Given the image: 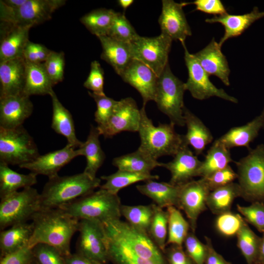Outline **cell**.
I'll return each mask as SVG.
<instances>
[{
  "label": "cell",
  "mask_w": 264,
  "mask_h": 264,
  "mask_svg": "<svg viewBox=\"0 0 264 264\" xmlns=\"http://www.w3.org/2000/svg\"><path fill=\"white\" fill-rule=\"evenodd\" d=\"M33 232L28 246L44 243L57 249L64 256L70 253V242L78 230L79 220L59 208L41 209L31 219Z\"/></svg>",
  "instance_id": "cell-1"
},
{
  "label": "cell",
  "mask_w": 264,
  "mask_h": 264,
  "mask_svg": "<svg viewBox=\"0 0 264 264\" xmlns=\"http://www.w3.org/2000/svg\"><path fill=\"white\" fill-rule=\"evenodd\" d=\"M33 108L29 97L23 94L0 98V127L11 129L22 125Z\"/></svg>",
  "instance_id": "cell-20"
},
{
  "label": "cell",
  "mask_w": 264,
  "mask_h": 264,
  "mask_svg": "<svg viewBox=\"0 0 264 264\" xmlns=\"http://www.w3.org/2000/svg\"><path fill=\"white\" fill-rule=\"evenodd\" d=\"M43 64L53 86L63 80L65 58L63 51L56 52L52 50Z\"/></svg>",
  "instance_id": "cell-46"
},
{
  "label": "cell",
  "mask_w": 264,
  "mask_h": 264,
  "mask_svg": "<svg viewBox=\"0 0 264 264\" xmlns=\"http://www.w3.org/2000/svg\"><path fill=\"white\" fill-rule=\"evenodd\" d=\"M97 38L102 47L101 58L110 65L120 76L133 59L130 44L118 41L107 35Z\"/></svg>",
  "instance_id": "cell-25"
},
{
  "label": "cell",
  "mask_w": 264,
  "mask_h": 264,
  "mask_svg": "<svg viewBox=\"0 0 264 264\" xmlns=\"http://www.w3.org/2000/svg\"><path fill=\"white\" fill-rule=\"evenodd\" d=\"M100 135L97 127L91 125L86 141L78 148L79 155L84 156L87 165L84 172L92 178L96 177V175L103 164L106 155L102 149L99 141Z\"/></svg>",
  "instance_id": "cell-30"
},
{
  "label": "cell",
  "mask_w": 264,
  "mask_h": 264,
  "mask_svg": "<svg viewBox=\"0 0 264 264\" xmlns=\"http://www.w3.org/2000/svg\"><path fill=\"white\" fill-rule=\"evenodd\" d=\"M185 90V83L173 73L168 63L158 77L154 101L175 126L185 125L183 117Z\"/></svg>",
  "instance_id": "cell-7"
},
{
  "label": "cell",
  "mask_w": 264,
  "mask_h": 264,
  "mask_svg": "<svg viewBox=\"0 0 264 264\" xmlns=\"http://www.w3.org/2000/svg\"><path fill=\"white\" fill-rule=\"evenodd\" d=\"M159 178L158 176L153 175L151 173H135L118 170L110 175L102 176L100 178L105 180L106 182L101 185L100 188L117 194L122 189L136 182L158 179Z\"/></svg>",
  "instance_id": "cell-37"
},
{
  "label": "cell",
  "mask_w": 264,
  "mask_h": 264,
  "mask_svg": "<svg viewBox=\"0 0 264 264\" xmlns=\"http://www.w3.org/2000/svg\"><path fill=\"white\" fill-rule=\"evenodd\" d=\"M34 259L32 248L26 246L1 257L0 264H30Z\"/></svg>",
  "instance_id": "cell-55"
},
{
  "label": "cell",
  "mask_w": 264,
  "mask_h": 264,
  "mask_svg": "<svg viewBox=\"0 0 264 264\" xmlns=\"http://www.w3.org/2000/svg\"><path fill=\"white\" fill-rule=\"evenodd\" d=\"M25 71L23 57L0 62V98L23 94Z\"/></svg>",
  "instance_id": "cell-22"
},
{
  "label": "cell",
  "mask_w": 264,
  "mask_h": 264,
  "mask_svg": "<svg viewBox=\"0 0 264 264\" xmlns=\"http://www.w3.org/2000/svg\"><path fill=\"white\" fill-rule=\"evenodd\" d=\"M166 210L168 214L166 246L171 244L183 246L191 230L189 222L184 219L179 209L175 206H169Z\"/></svg>",
  "instance_id": "cell-40"
},
{
  "label": "cell",
  "mask_w": 264,
  "mask_h": 264,
  "mask_svg": "<svg viewBox=\"0 0 264 264\" xmlns=\"http://www.w3.org/2000/svg\"><path fill=\"white\" fill-rule=\"evenodd\" d=\"M32 232L31 223L27 222L16 224L0 231L1 258L28 246Z\"/></svg>",
  "instance_id": "cell-31"
},
{
  "label": "cell",
  "mask_w": 264,
  "mask_h": 264,
  "mask_svg": "<svg viewBox=\"0 0 264 264\" xmlns=\"http://www.w3.org/2000/svg\"><path fill=\"white\" fill-rule=\"evenodd\" d=\"M30 264H40L34 258Z\"/></svg>",
  "instance_id": "cell-62"
},
{
  "label": "cell",
  "mask_w": 264,
  "mask_h": 264,
  "mask_svg": "<svg viewBox=\"0 0 264 264\" xmlns=\"http://www.w3.org/2000/svg\"><path fill=\"white\" fill-rule=\"evenodd\" d=\"M237 247L247 264H257L261 237L257 236L245 221L237 235Z\"/></svg>",
  "instance_id": "cell-41"
},
{
  "label": "cell",
  "mask_w": 264,
  "mask_h": 264,
  "mask_svg": "<svg viewBox=\"0 0 264 264\" xmlns=\"http://www.w3.org/2000/svg\"><path fill=\"white\" fill-rule=\"evenodd\" d=\"M40 209V194L32 187L0 198V231L16 224L27 222Z\"/></svg>",
  "instance_id": "cell-8"
},
{
  "label": "cell",
  "mask_w": 264,
  "mask_h": 264,
  "mask_svg": "<svg viewBox=\"0 0 264 264\" xmlns=\"http://www.w3.org/2000/svg\"><path fill=\"white\" fill-rule=\"evenodd\" d=\"M168 221L167 211L164 210L163 208L156 205L149 229V235L163 253L166 247Z\"/></svg>",
  "instance_id": "cell-43"
},
{
  "label": "cell",
  "mask_w": 264,
  "mask_h": 264,
  "mask_svg": "<svg viewBox=\"0 0 264 264\" xmlns=\"http://www.w3.org/2000/svg\"><path fill=\"white\" fill-rule=\"evenodd\" d=\"M136 187L141 194L152 199L157 206L163 209L173 206L177 208L179 186L149 180Z\"/></svg>",
  "instance_id": "cell-29"
},
{
  "label": "cell",
  "mask_w": 264,
  "mask_h": 264,
  "mask_svg": "<svg viewBox=\"0 0 264 264\" xmlns=\"http://www.w3.org/2000/svg\"><path fill=\"white\" fill-rule=\"evenodd\" d=\"M235 162L241 198L251 203L264 202V144L251 149L246 156Z\"/></svg>",
  "instance_id": "cell-6"
},
{
  "label": "cell",
  "mask_w": 264,
  "mask_h": 264,
  "mask_svg": "<svg viewBox=\"0 0 264 264\" xmlns=\"http://www.w3.org/2000/svg\"><path fill=\"white\" fill-rule=\"evenodd\" d=\"M184 49V60L188 73L185 83L186 90H188L194 98L203 100L216 96L225 100L237 103L238 100L228 94L222 88H217L210 80L209 76L204 71L194 54L188 51L185 42H181Z\"/></svg>",
  "instance_id": "cell-12"
},
{
  "label": "cell",
  "mask_w": 264,
  "mask_h": 264,
  "mask_svg": "<svg viewBox=\"0 0 264 264\" xmlns=\"http://www.w3.org/2000/svg\"><path fill=\"white\" fill-rule=\"evenodd\" d=\"M49 95L52 105V129L65 136L68 144L75 149L79 148L83 142L77 138L72 115L60 102L54 90Z\"/></svg>",
  "instance_id": "cell-27"
},
{
  "label": "cell",
  "mask_w": 264,
  "mask_h": 264,
  "mask_svg": "<svg viewBox=\"0 0 264 264\" xmlns=\"http://www.w3.org/2000/svg\"><path fill=\"white\" fill-rule=\"evenodd\" d=\"M155 205L154 203L132 206L122 204L121 215L125 217L129 224L149 235Z\"/></svg>",
  "instance_id": "cell-39"
},
{
  "label": "cell",
  "mask_w": 264,
  "mask_h": 264,
  "mask_svg": "<svg viewBox=\"0 0 264 264\" xmlns=\"http://www.w3.org/2000/svg\"><path fill=\"white\" fill-rule=\"evenodd\" d=\"M217 216L215 227L220 234L225 237L237 236L245 221L240 214L231 211Z\"/></svg>",
  "instance_id": "cell-45"
},
{
  "label": "cell",
  "mask_w": 264,
  "mask_h": 264,
  "mask_svg": "<svg viewBox=\"0 0 264 264\" xmlns=\"http://www.w3.org/2000/svg\"><path fill=\"white\" fill-rule=\"evenodd\" d=\"M88 93L96 104L97 109L94 114L95 121L98 126L104 125L110 116L117 101L106 95H97L90 91H88Z\"/></svg>",
  "instance_id": "cell-50"
},
{
  "label": "cell",
  "mask_w": 264,
  "mask_h": 264,
  "mask_svg": "<svg viewBox=\"0 0 264 264\" xmlns=\"http://www.w3.org/2000/svg\"><path fill=\"white\" fill-rule=\"evenodd\" d=\"M39 155L33 137L22 125L11 129L0 127V162L19 166Z\"/></svg>",
  "instance_id": "cell-9"
},
{
  "label": "cell",
  "mask_w": 264,
  "mask_h": 264,
  "mask_svg": "<svg viewBox=\"0 0 264 264\" xmlns=\"http://www.w3.org/2000/svg\"><path fill=\"white\" fill-rule=\"evenodd\" d=\"M183 117L187 127V132L184 135L185 140L192 146L198 156L202 154L206 147L212 142V134L203 122L185 106Z\"/></svg>",
  "instance_id": "cell-28"
},
{
  "label": "cell",
  "mask_w": 264,
  "mask_h": 264,
  "mask_svg": "<svg viewBox=\"0 0 264 264\" xmlns=\"http://www.w3.org/2000/svg\"><path fill=\"white\" fill-rule=\"evenodd\" d=\"M186 2L177 3L172 0H162V11L158 19L161 33L172 41L185 42L186 38L192 35L183 7Z\"/></svg>",
  "instance_id": "cell-16"
},
{
  "label": "cell",
  "mask_w": 264,
  "mask_h": 264,
  "mask_svg": "<svg viewBox=\"0 0 264 264\" xmlns=\"http://www.w3.org/2000/svg\"><path fill=\"white\" fill-rule=\"evenodd\" d=\"M210 191L228 185L238 178V175L229 165L206 177H202Z\"/></svg>",
  "instance_id": "cell-52"
},
{
  "label": "cell",
  "mask_w": 264,
  "mask_h": 264,
  "mask_svg": "<svg viewBox=\"0 0 264 264\" xmlns=\"http://www.w3.org/2000/svg\"><path fill=\"white\" fill-rule=\"evenodd\" d=\"M121 205L117 194L100 189L59 208L78 220H94L103 223L120 219Z\"/></svg>",
  "instance_id": "cell-4"
},
{
  "label": "cell",
  "mask_w": 264,
  "mask_h": 264,
  "mask_svg": "<svg viewBox=\"0 0 264 264\" xmlns=\"http://www.w3.org/2000/svg\"><path fill=\"white\" fill-rule=\"evenodd\" d=\"M77 252L99 264L108 261L107 238L102 223L97 220H79Z\"/></svg>",
  "instance_id": "cell-13"
},
{
  "label": "cell",
  "mask_w": 264,
  "mask_h": 264,
  "mask_svg": "<svg viewBox=\"0 0 264 264\" xmlns=\"http://www.w3.org/2000/svg\"><path fill=\"white\" fill-rule=\"evenodd\" d=\"M172 41L162 33L154 37L139 36L130 44L133 59L147 66L159 77L168 64Z\"/></svg>",
  "instance_id": "cell-11"
},
{
  "label": "cell",
  "mask_w": 264,
  "mask_h": 264,
  "mask_svg": "<svg viewBox=\"0 0 264 264\" xmlns=\"http://www.w3.org/2000/svg\"><path fill=\"white\" fill-rule=\"evenodd\" d=\"M257 264H264V233L261 237L259 253Z\"/></svg>",
  "instance_id": "cell-60"
},
{
  "label": "cell",
  "mask_w": 264,
  "mask_h": 264,
  "mask_svg": "<svg viewBox=\"0 0 264 264\" xmlns=\"http://www.w3.org/2000/svg\"><path fill=\"white\" fill-rule=\"evenodd\" d=\"M32 250L35 259L40 264H66L64 256L52 246L38 243Z\"/></svg>",
  "instance_id": "cell-49"
},
{
  "label": "cell",
  "mask_w": 264,
  "mask_h": 264,
  "mask_svg": "<svg viewBox=\"0 0 264 264\" xmlns=\"http://www.w3.org/2000/svg\"><path fill=\"white\" fill-rule=\"evenodd\" d=\"M134 2L133 0H118L117 3L118 5L125 11Z\"/></svg>",
  "instance_id": "cell-61"
},
{
  "label": "cell",
  "mask_w": 264,
  "mask_h": 264,
  "mask_svg": "<svg viewBox=\"0 0 264 264\" xmlns=\"http://www.w3.org/2000/svg\"><path fill=\"white\" fill-rule=\"evenodd\" d=\"M112 164L120 170L151 173L156 167H162V163L154 159L138 148L134 152L114 158Z\"/></svg>",
  "instance_id": "cell-34"
},
{
  "label": "cell",
  "mask_w": 264,
  "mask_h": 264,
  "mask_svg": "<svg viewBox=\"0 0 264 264\" xmlns=\"http://www.w3.org/2000/svg\"><path fill=\"white\" fill-rule=\"evenodd\" d=\"M26 63L25 80L23 95H50L53 85L49 78L43 63Z\"/></svg>",
  "instance_id": "cell-32"
},
{
  "label": "cell",
  "mask_w": 264,
  "mask_h": 264,
  "mask_svg": "<svg viewBox=\"0 0 264 264\" xmlns=\"http://www.w3.org/2000/svg\"><path fill=\"white\" fill-rule=\"evenodd\" d=\"M233 162L230 150L216 140L208 150L198 171V176L206 177Z\"/></svg>",
  "instance_id": "cell-36"
},
{
  "label": "cell",
  "mask_w": 264,
  "mask_h": 264,
  "mask_svg": "<svg viewBox=\"0 0 264 264\" xmlns=\"http://www.w3.org/2000/svg\"><path fill=\"white\" fill-rule=\"evenodd\" d=\"M104 70L97 61H93L91 63L90 72L84 83V87L94 94L104 95Z\"/></svg>",
  "instance_id": "cell-51"
},
{
  "label": "cell",
  "mask_w": 264,
  "mask_h": 264,
  "mask_svg": "<svg viewBox=\"0 0 264 264\" xmlns=\"http://www.w3.org/2000/svg\"><path fill=\"white\" fill-rule=\"evenodd\" d=\"M237 209L247 223L264 233V202H254L247 206L237 204Z\"/></svg>",
  "instance_id": "cell-47"
},
{
  "label": "cell",
  "mask_w": 264,
  "mask_h": 264,
  "mask_svg": "<svg viewBox=\"0 0 264 264\" xmlns=\"http://www.w3.org/2000/svg\"><path fill=\"white\" fill-rule=\"evenodd\" d=\"M173 157L172 161L162 164L171 173L170 183L180 186L198 176L202 161L194 154L186 142Z\"/></svg>",
  "instance_id": "cell-19"
},
{
  "label": "cell",
  "mask_w": 264,
  "mask_h": 264,
  "mask_svg": "<svg viewBox=\"0 0 264 264\" xmlns=\"http://www.w3.org/2000/svg\"><path fill=\"white\" fill-rule=\"evenodd\" d=\"M30 28L0 22V62L22 57Z\"/></svg>",
  "instance_id": "cell-21"
},
{
  "label": "cell",
  "mask_w": 264,
  "mask_h": 264,
  "mask_svg": "<svg viewBox=\"0 0 264 264\" xmlns=\"http://www.w3.org/2000/svg\"><path fill=\"white\" fill-rule=\"evenodd\" d=\"M205 244L207 247V253L205 261V264H232L227 262L214 248L211 240L205 236Z\"/></svg>",
  "instance_id": "cell-57"
},
{
  "label": "cell",
  "mask_w": 264,
  "mask_h": 264,
  "mask_svg": "<svg viewBox=\"0 0 264 264\" xmlns=\"http://www.w3.org/2000/svg\"><path fill=\"white\" fill-rule=\"evenodd\" d=\"M164 255L167 264H195L183 246L169 245L166 246Z\"/></svg>",
  "instance_id": "cell-54"
},
{
  "label": "cell",
  "mask_w": 264,
  "mask_h": 264,
  "mask_svg": "<svg viewBox=\"0 0 264 264\" xmlns=\"http://www.w3.org/2000/svg\"><path fill=\"white\" fill-rule=\"evenodd\" d=\"M37 176L31 172L28 174H20L12 170L8 165L0 162V198L20 188L32 187L37 183Z\"/></svg>",
  "instance_id": "cell-33"
},
{
  "label": "cell",
  "mask_w": 264,
  "mask_h": 264,
  "mask_svg": "<svg viewBox=\"0 0 264 264\" xmlns=\"http://www.w3.org/2000/svg\"><path fill=\"white\" fill-rule=\"evenodd\" d=\"M221 47L213 38L208 45L194 55L209 76L217 77L225 86H229L230 70Z\"/></svg>",
  "instance_id": "cell-23"
},
{
  "label": "cell",
  "mask_w": 264,
  "mask_h": 264,
  "mask_svg": "<svg viewBox=\"0 0 264 264\" xmlns=\"http://www.w3.org/2000/svg\"><path fill=\"white\" fill-rule=\"evenodd\" d=\"M106 236L139 256L157 264H167L164 253L150 236L120 219L102 223Z\"/></svg>",
  "instance_id": "cell-5"
},
{
  "label": "cell",
  "mask_w": 264,
  "mask_h": 264,
  "mask_svg": "<svg viewBox=\"0 0 264 264\" xmlns=\"http://www.w3.org/2000/svg\"><path fill=\"white\" fill-rule=\"evenodd\" d=\"M120 76L140 94L143 105L154 101L158 77L147 66L133 59Z\"/></svg>",
  "instance_id": "cell-17"
},
{
  "label": "cell",
  "mask_w": 264,
  "mask_h": 264,
  "mask_svg": "<svg viewBox=\"0 0 264 264\" xmlns=\"http://www.w3.org/2000/svg\"><path fill=\"white\" fill-rule=\"evenodd\" d=\"M141 118L138 131L140 138L138 147L154 159L165 155L174 156L186 142L184 135L177 133L172 123L154 126L146 112L145 106L140 109Z\"/></svg>",
  "instance_id": "cell-3"
},
{
  "label": "cell",
  "mask_w": 264,
  "mask_h": 264,
  "mask_svg": "<svg viewBox=\"0 0 264 264\" xmlns=\"http://www.w3.org/2000/svg\"><path fill=\"white\" fill-rule=\"evenodd\" d=\"M264 128V108L259 115L246 124L231 128L217 140L228 149L244 147L250 150V144L258 136Z\"/></svg>",
  "instance_id": "cell-26"
},
{
  "label": "cell",
  "mask_w": 264,
  "mask_h": 264,
  "mask_svg": "<svg viewBox=\"0 0 264 264\" xmlns=\"http://www.w3.org/2000/svg\"><path fill=\"white\" fill-rule=\"evenodd\" d=\"M101 178H92L84 172L48 178L40 194L41 209L59 208L90 194L101 186Z\"/></svg>",
  "instance_id": "cell-2"
},
{
  "label": "cell",
  "mask_w": 264,
  "mask_h": 264,
  "mask_svg": "<svg viewBox=\"0 0 264 264\" xmlns=\"http://www.w3.org/2000/svg\"><path fill=\"white\" fill-rule=\"evenodd\" d=\"M107 36L129 44L132 43L139 36L125 15L116 12Z\"/></svg>",
  "instance_id": "cell-44"
},
{
  "label": "cell",
  "mask_w": 264,
  "mask_h": 264,
  "mask_svg": "<svg viewBox=\"0 0 264 264\" xmlns=\"http://www.w3.org/2000/svg\"><path fill=\"white\" fill-rule=\"evenodd\" d=\"M264 17V11H260L257 7H254L248 13L242 15H232L226 13L222 15L215 16L206 19L207 23H220L224 28L223 36L219 44L220 47L228 39L236 37L242 34L252 23Z\"/></svg>",
  "instance_id": "cell-24"
},
{
  "label": "cell",
  "mask_w": 264,
  "mask_h": 264,
  "mask_svg": "<svg viewBox=\"0 0 264 264\" xmlns=\"http://www.w3.org/2000/svg\"><path fill=\"white\" fill-rule=\"evenodd\" d=\"M187 5L193 4L196 10L208 14L222 15L227 13V10L220 0H196L192 2H187Z\"/></svg>",
  "instance_id": "cell-56"
},
{
  "label": "cell",
  "mask_w": 264,
  "mask_h": 264,
  "mask_svg": "<svg viewBox=\"0 0 264 264\" xmlns=\"http://www.w3.org/2000/svg\"><path fill=\"white\" fill-rule=\"evenodd\" d=\"M106 238L108 259L113 264H157L138 256L126 247L107 236Z\"/></svg>",
  "instance_id": "cell-42"
},
{
  "label": "cell",
  "mask_w": 264,
  "mask_h": 264,
  "mask_svg": "<svg viewBox=\"0 0 264 264\" xmlns=\"http://www.w3.org/2000/svg\"><path fill=\"white\" fill-rule=\"evenodd\" d=\"M27 0H1L6 6L11 8H18L22 6Z\"/></svg>",
  "instance_id": "cell-59"
},
{
  "label": "cell",
  "mask_w": 264,
  "mask_h": 264,
  "mask_svg": "<svg viewBox=\"0 0 264 264\" xmlns=\"http://www.w3.org/2000/svg\"><path fill=\"white\" fill-rule=\"evenodd\" d=\"M183 244L185 252L195 264H205L207 247L205 243H203L198 238L195 232L190 231Z\"/></svg>",
  "instance_id": "cell-48"
},
{
  "label": "cell",
  "mask_w": 264,
  "mask_h": 264,
  "mask_svg": "<svg viewBox=\"0 0 264 264\" xmlns=\"http://www.w3.org/2000/svg\"><path fill=\"white\" fill-rule=\"evenodd\" d=\"M140 118V109L135 101L127 97L117 101L106 123L97 128L100 135L111 138L123 132H138Z\"/></svg>",
  "instance_id": "cell-14"
},
{
  "label": "cell",
  "mask_w": 264,
  "mask_h": 264,
  "mask_svg": "<svg viewBox=\"0 0 264 264\" xmlns=\"http://www.w3.org/2000/svg\"><path fill=\"white\" fill-rule=\"evenodd\" d=\"M116 12L112 9L99 8L82 16L80 22L97 37L108 35Z\"/></svg>",
  "instance_id": "cell-38"
},
{
  "label": "cell",
  "mask_w": 264,
  "mask_h": 264,
  "mask_svg": "<svg viewBox=\"0 0 264 264\" xmlns=\"http://www.w3.org/2000/svg\"><path fill=\"white\" fill-rule=\"evenodd\" d=\"M51 51L43 44L29 41L24 48L22 57L26 62L43 63Z\"/></svg>",
  "instance_id": "cell-53"
},
{
  "label": "cell",
  "mask_w": 264,
  "mask_h": 264,
  "mask_svg": "<svg viewBox=\"0 0 264 264\" xmlns=\"http://www.w3.org/2000/svg\"><path fill=\"white\" fill-rule=\"evenodd\" d=\"M210 192L202 177L179 186L177 208L185 213L193 232H195L199 216L208 208L206 202Z\"/></svg>",
  "instance_id": "cell-15"
},
{
  "label": "cell",
  "mask_w": 264,
  "mask_h": 264,
  "mask_svg": "<svg viewBox=\"0 0 264 264\" xmlns=\"http://www.w3.org/2000/svg\"><path fill=\"white\" fill-rule=\"evenodd\" d=\"M66 2L64 0H27L22 6L14 9L0 1V22L31 28L49 20L53 13Z\"/></svg>",
  "instance_id": "cell-10"
},
{
  "label": "cell",
  "mask_w": 264,
  "mask_h": 264,
  "mask_svg": "<svg viewBox=\"0 0 264 264\" xmlns=\"http://www.w3.org/2000/svg\"><path fill=\"white\" fill-rule=\"evenodd\" d=\"M241 196L239 184L232 182L210 191L207 198V207L216 215L230 211L234 200Z\"/></svg>",
  "instance_id": "cell-35"
},
{
  "label": "cell",
  "mask_w": 264,
  "mask_h": 264,
  "mask_svg": "<svg viewBox=\"0 0 264 264\" xmlns=\"http://www.w3.org/2000/svg\"><path fill=\"white\" fill-rule=\"evenodd\" d=\"M78 156V149L67 144L61 149L40 154L32 161L19 167L27 169L36 175H42L50 178L58 175L62 167Z\"/></svg>",
  "instance_id": "cell-18"
},
{
  "label": "cell",
  "mask_w": 264,
  "mask_h": 264,
  "mask_svg": "<svg viewBox=\"0 0 264 264\" xmlns=\"http://www.w3.org/2000/svg\"><path fill=\"white\" fill-rule=\"evenodd\" d=\"M66 264H99L77 252L64 256Z\"/></svg>",
  "instance_id": "cell-58"
}]
</instances>
